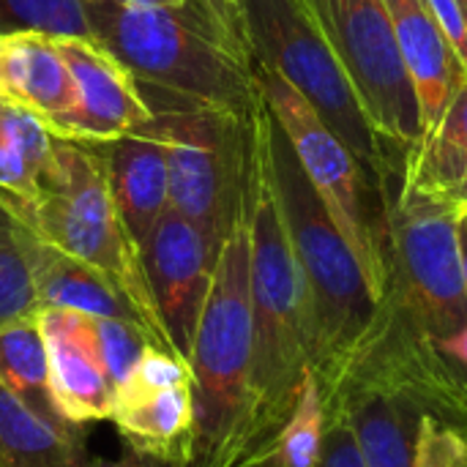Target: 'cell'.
Returning a JSON list of instances; mask_svg holds the SVG:
<instances>
[{
  "instance_id": "1",
  "label": "cell",
  "mask_w": 467,
  "mask_h": 467,
  "mask_svg": "<svg viewBox=\"0 0 467 467\" xmlns=\"http://www.w3.org/2000/svg\"><path fill=\"white\" fill-rule=\"evenodd\" d=\"M249 290H252V416L238 467H257L287 424L312 369L306 285L279 211L265 142V99L257 112V150L249 181Z\"/></svg>"
},
{
  "instance_id": "2",
  "label": "cell",
  "mask_w": 467,
  "mask_h": 467,
  "mask_svg": "<svg viewBox=\"0 0 467 467\" xmlns=\"http://www.w3.org/2000/svg\"><path fill=\"white\" fill-rule=\"evenodd\" d=\"M265 142L274 192L309 296L312 372L326 402L339 389L369 337L380 312V298L375 296L353 246L309 183L268 104Z\"/></svg>"
},
{
  "instance_id": "3",
  "label": "cell",
  "mask_w": 467,
  "mask_h": 467,
  "mask_svg": "<svg viewBox=\"0 0 467 467\" xmlns=\"http://www.w3.org/2000/svg\"><path fill=\"white\" fill-rule=\"evenodd\" d=\"M192 432L183 467H238L252 416L249 222L224 241L189 353Z\"/></svg>"
},
{
  "instance_id": "4",
  "label": "cell",
  "mask_w": 467,
  "mask_h": 467,
  "mask_svg": "<svg viewBox=\"0 0 467 467\" xmlns=\"http://www.w3.org/2000/svg\"><path fill=\"white\" fill-rule=\"evenodd\" d=\"M90 41L109 52L140 90L192 104L254 112L263 93L254 68L219 47L181 5L85 0Z\"/></svg>"
},
{
  "instance_id": "5",
  "label": "cell",
  "mask_w": 467,
  "mask_h": 467,
  "mask_svg": "<svg viewBox=\"0 0 467 467\" xmlns=\"http://www.w3.org/2000/svg\"><path fill=\"white\" fill-rule=\"evenodd\" d=\"M140 93L150 109L148 126L167 148L170 205L202 233L219 257L230 233L249 213L263 99L254 112H233L153 90Z\"/></svg>"
},
{
  "instance_id": "6",
  "label": "cell",
  "mask_w": 467,
  "mask_h": 467,
  "mask_svg": "<svg viewBox=\"0 0 467 467\" xmlns=\"http://www.w3.org/2000/svg\"><path fill=\"white\" fill-rule=\"evenodd\" d=\"M244 22L254 66H265L293 85L353 150L372 183L386 192L389 178L402 175L408 153L386 142L364 115L312 0H244Z\"/></svg>"
},
{
  "instance_id": "7",
  "label": "cell",
  "mask_w": 467,
  "mask_h": 467,
  "mask_svg": "<svg viewBox=\"0 0 467 467\" xmlns=\"http://www.w3.org/2000/svg\"><path fill=\"white\" fill-rule=\"evenodd\" d=\"M27 227L60 252L112 279L142 315L153 348L175 356L156 315L142 257L120 222L107 156L99 142L57 137V161L49 178L41 181V194Z\"/></svg>"
},
{
  "instance_id": "8",
  "label": "cell",
  "mask_w": 467,
  "mask_h": 467,
  "mask_svg": "<svg viewBox=\"0 0 467 467\" xmlns=\"http://www.w3.org/2000/svg\"><path fill=\"white\" fill-rule=\"evenodd\" d=\"M460 216L451 200L402 178L389 200L391 271L380 301L402 312L438 353L467 331Z\"/></svg>"
},
{
  "instance_id": "9",
  "label": "cell",
  "mask_w": 467,
  "mask_h": 467,
  "mask_svg": "<svg viewBox=\"0 0 467 467\" xmlns=\"http://www.w3.org/2000/svg\"><path fill=\"white\" fill-rule=\"evenodd\" d=\"M254 77L309 183L361 260L375 296L383 298L391 271L386 192L372 183L353 150L320 120V115L293 85H287L276 71L265 66H254Z\"/></svg>"
},
{
  "instance_id": "10",
  "label": "cell",
  "mask_w": 467,
  "mask_h": 467,
  "mask_svg": "<svg viewBox=\"0 0 467 467\" xmlns=\"http://www.w3.org/2000/svg\"><path fill=\"white\" fill-rule=\"evenodd\" d=\"M375 131L400 150L419 148L421 112L383 0H312Z\"/></svg>"
},
{
  "instance_id": "11",
  "label": "cell",
  "mask_w": 467,
  "mask_h": 467,
  "mask_svg": "<svg viewBox=\"0 0 467 467\" xmlns=\"http://www.w3.org/2000/svg\"><path fill=\"white\" fill-rule=\"evenodd\" d=\"M142 268L161 328L175 356L189 364L194 334L211 290L216 254L202 233L170 205L142 252Z\"/></svg>"
},
{
  "instance_id": "12",
  "label": "cell",
  "mask_w": 467,
  "mask_h": 467,
  "mask_svg": "<svg viewBox=\"0 0 467 467\" xmlns=\"http://www.w3.org/2000/svg\"><path fill=\"white\" fill-rule=\"evenodd\" d=\"M60 52L77 85V107L49 131L74 142H112L150 120V109L137 88V79L96 41L57 38Z\"/></svg>"
},
{
  "instance_id": "13",
  "label": "cell",
  "mask_w": 467,
  "mask_h": 467,
  "mask_svg": "<svg viewBox=\"0 0 467 467\" xmlns=\"http://www.w3.org/2000/svg\"><path fill=\"white\" fill-rule=\"evenodd\" d=\"M38 326L60 410L79 427L112 419L115 394L93 317L68 309H38Z\"/></svg>"
},
{
  "instance_id": "14",
  "label": "cell",
  "mask_w": 467,
  "mask_h": 467,
  "mask_svg": "<svg viewBox=\"0 0 467 467\" xmlns=\"http://www.w3.org/2000/svg\"><path fill=\"white\" fill-rule=\"evenodd\" d=\"M16 224H19L22 252L30 265L36 298L41 309H68V312H79L88 317L126 320V323L140 326L145 337L150 339L142 315L134 309V304L123 296V290L112 279H107L93 265L60 252L57 246L44 241L36 230H30L19 219Z\"/></svg>"
},
{
  "instance_id": "15",
  "label": "cell",
  "mask_w": 467,
  "mask_h": 467,
  "mask_svg": "<svg viewBox=\"0 0 467 467\" xmlns=\"http://www.w3.org/2000/svg\"><path fill=\"white\" fill-rule=\"evenodd\" d=\"M402 63L413 82L419 112H421V142L438 129L449 101L467 79V68L454 47L446 41L441 27L435 25L424 0H383ZM419 142V145H421Z\"/></svg>"
},
{
  "instance_id": "16",
  "label": "cell",
  "mask_w": 467,
  "mask_h": 467,
  "mask_svg": "<svg viewBox=\"0 0 467 467\" xmlns=\"http://www.w3.org/2000/svg\"><path fill=\"white\" fill-rule=\"evenodd\" d=\"M99 145L107 156L112 197L120 222L142 257L159 219L170 208L167 148L148 123L112 142Z\"/></svg>"
},
{
  "instance_id": "17",
  "label": "cell",
  "mask_w": 467,
  "mask_h": 467,
  "mask_svg": "<svg viewBox=\"0 0 467 467\" xmlns=\"http://www.w3.org/2000/svg\"><path fill=\"white\" fill-rule=\"evenodd\" d=\"M0 99L36 112L47 126L77 107V85L55 36H0Z\"/></svg>"
},
{
  "instance_id": "18",
  "label": "cell",
  "mask_w": 467,
  "mask_h": 467,
  "mask_svg": "<svg viewBox=\"0 0 467 467\" xmlns=\"http://www.w3.org/2000/svg\"><path fill=\"white\" fill-rule=\"evenodd\" d=\"M328 413H342L350 424L364 467H413L424 416L421 405L397 391L358 389L334 402Z\"/></svg>"
},
{
  "instance_id": "19",
  "label": "cell",
  "mask_w": 467,
  "mask_h": 467,
  "mask_svg": "<svg viewBox=\"0 0 467 467\" xmlns=\"http://www.w3.org/2000/svg\"><path fill=\"white\" fill-rule=\"evenodd\" d=\"M0 383L49 427H55L66 438L85 441V427L74 424L60 410V402L52 391L38 315L0 328Z\"/></svg>"
},
{
  "instance_id": "20",
  "label": "cell",
  "mask_w": 467,
  "mask_h": 467,
  "mask_svg": "<svg viewBox=\"0 0 467 467\" xmlns=\"http://www.w3.org/2000/svg\"><path fill=\"white\" fill-rule=\"evenodd\" d=\"M109 421L126 446L175 460L183 467L192 432V383L118 397Z\"/></svg>"
},
{
  "instance_id": "21",
  "label": "cell",
  "mask_w": 467,
  "mask_h": 467,
  "mask_svg": "<svg viewBox=\"0 0 467 467\" xmlns=\"http://www.w3.org/2000/svg\"><path fill=\"white\" fill-rule=\"evenodd\" d=\"M0 467H93L85 441L66 438L0 383Z\"/></svg>"
},
{
  "instance_id": "22",
  "label": "cell",
  "mask_w": 467,
  "mask_h": 467,
  "mask_svg": "<svg viewBox=\"0 0 467 467\" xmlns=\"http://www.w3.org/2000/svg\"><path fill=\"white\" fill-rule=\"evenodd\" d=\"M328 416L315 372L309 369L298 402L257 467H317L323 457Z\"/></svg>"
},
{
  "instance_id": "23",
  "label": "cell",
  "mask_w": 467,
  "mask_h": 467,
  "mask_svg": "<svg viewBox=\"0 0 467 467\" xmlns=\"http://www.w3.org/2000/svg\"><path fill=\"white\" fill-rule=\"evenodd\" d=\"M38 298L30 265L22 252L19 224L0 205V328L22 317L38 315Z\"/></svg>"
},
{
  "instance_id": "24",
  "label": "cell",
  "mask_w": 467,
  "mask_h": 467,
  "mask_svg": "<svg viewBox=\"0 0 467 467\" xmlns=\"http://www.w3.org/2000/svg\"><path fill=\"white\" fill-rule=\"evenodd\" d=\"M22 30L90 38L85 0H0V36Z\"/></svg>"
},
{
  "instance_id": "25",
  "label": "cell",
  "mask_w": 467,
  "mask_h": 467,
  "mask_svg": "<svg viewBox=\"0 0 467 467\" xmlns=\"http://www.w3.org/2000/svg\"><path fill=\"white\" fill-rule=\"evenodd\" d=\"M400 178L443 194L460 208V213L467 211V153L424 140L419 148L408 150Z\"/></svg>"
},
{
  "instance_id": "26",
  "label": "cell",
  "mask_w": 467,
  "mask_h": 467,
  "mask_svg": "<svg viewBox=\"0 0 467 467\" xmlns=\"http://www.w3.org/2000/svg\"><path fill=\"white\" fill-rule=\"evenodd\" d=\"M181 8L235 60L254 68L244 22V0H186Z\"/></svg>"
},
{
  "instance_id": "27",
  "label": "cell",
  "mask_w": 467,
  "mask_h": 467,
  "mask_svg": "<svg viewBox=\"0 0 467 467\" xmlns=\"http://www.w3.org/2000/svg\"><path fill=\"white\" fill-rule=\"evenodd\" d=\"M93 323H96V334H99L104 369H107V378H109V386L115 394L123 386V380L131 375L137 361L142 358L150 339L145 337V331L140 326L126 323V320L93 317Z\"/></svg>"
},
{
  "instance_id": "28",
  "label": "cell",
  "mask_w": 467,
  "mask_h": 467,
  "mask_svg": "<svg viewBox=\"0 0 467 467\" xmlns=\"http://www.w3.org/2000/svg\"><path fill=\"white\" fill-rule=\"evenodd\" d=\"M413 467H467V435L435 416H424Z\"/></svg>"
},
{
  "instance_id": "29",
  "label": "cell",
  "mask_w": 467,
  "mask_h": 467,
  "mask_svg": "<svg viewBox=\"0 0 467 467\" xmlns=\"http://www.w3.org/2000/svg\"><path fill=\"white\" fill-rule=\"evenodd\" d=\"M317 467H364L361 451L342 413H328V430L323 443V457Z\"/></svg>"
},
{
  "instance_id": "30",
  "label": "cell",
  "mask_w": 467,
  "mask_h": 467,
  "mask_svg": "<svg viewBox=\"0 0 467 467\" xmlns=\"http://www.w3.org/2000/svg\"><path fill=\"white\" fill-rule=\"evenodd\" d=\"M427 140H435V142H441L446 148L467 153V79L460 85V90L449 101L438 129Z\"/></svg>"
},
{
  "instance_id": "31",
  "label": "cell",
  "mask_w": 467,
  "mask_h": 467,
  "mask_svg": "<svg viewBox=\"0 0 467 467\" xmlns=\"http://www.w3.org/2000/svg\"><path fill=\"white\" fill-rule=\"evenodd\" d=\"M93 467H181V462L159 457V454H148L123 443V451L118 460H93Z\"/></svg>"
},
{
  "instance_id": "32",
  "label": "cell",
  "mask_w": 467,
  "mask_h": 467,
  "mask_svg": "<svg viewBox=\"0 0 467 467\" xmlns=\"http://www.w3.org/2000/svg\"><path fill=\"white\" fill-rule=\"evenodd\" d=\"M457 238H460V260H462V279H465V290H467V219L465 216H460Z\"/></svg>"
},
{
  "instance_id": "33",
  "label": "cell",
  "mask_w": 467,
  "mask_h": 467,
  "mask_svg": "<svg viewBox=\"0 0 467 467\" xmlns=\"http://www.w3.org/2000/svg\"><path fill=\"white\" fill-rule=\"evenodd\" d=\"M123 5H183L186 0H112Z\"/></svg>"
},
{
  "instance_id": "34",
  "label": "cell",
  "mask_w": 467,
  "mask_h": 467,
  "mask_svg": "<svg viewBox=\"0 0 467 467\" xmlns=\"http://www.w3.org/2000/svg\"><path fill=\"white\" fill-rule=\"evenodd\" d=\"M460 8H462V27H465V44H467V0H460Z\"/></svg>"
},
{
  "instance_id": "35",
  "label": "cell",
  "mask_w": 467,
  "mask_h": 467,
  "mask_svg": "<svg viewBox=\"0 0 467 467\" xmlns=\"http://www.w3.org/2000/svg\"><path fill=\"white\" fill-rule=\"evenodd\" d=\"M462 216H465V219H467V211H462Z\"/></svg>"
}]
</instances>
